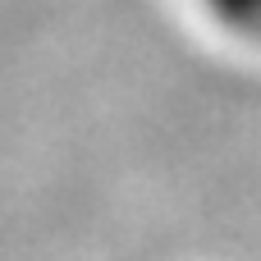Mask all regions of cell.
Masks as SVG:
<instances>
[{"instance_id":"1","label":"cell","mask_w":261,"mask_h":261,"mask_svg":"<svg viewBox=\"0 0 261 261\" xmlns=\"http://www.w3.org/2000/svg\"><path fill=\"white\" fill-rule=\"evenodd\" d=\"M206 14L229 28L234 37H248V41H261V0H202Z\"/></svg>"}]
</instances>
